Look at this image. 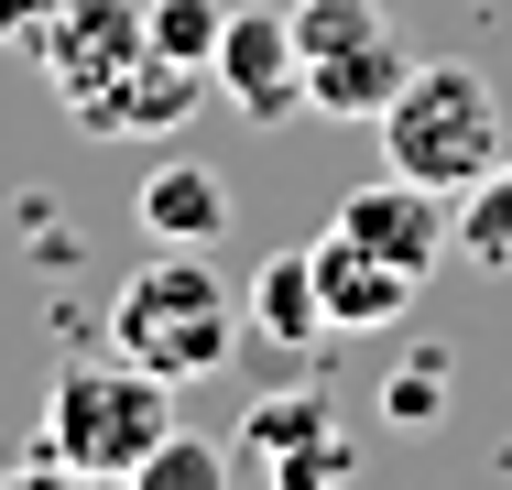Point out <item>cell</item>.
<instances>
[{
	"label": "cell",
	"instance_id": "1",
	"mask_svg": "<svg viewBox=\"0 0 512 490\" xmlns=\"http://www.w3.org/2000/svg\"><path fill=\"white\" fill-rule=\"evenodd\" d=\"M109 349L142 360L153 382H207V371L240 349V294L207 273V251L164 240L131 284L109 294Z\"/></svg>",
	"mask_w": 512,
	"mask_h": 490
},
{
	"label": "cell",
	"instance_id": "2",
	"mask_svg": "<svg viewBox=\"0 0 512 490\" xmlns=\"http://www.w3.org/2000/svg\"><path fill=\"white\" fill-rule=\"evenodd\" d=\"M175 382H153L142 360H77V371H55L44 392V458H55V480H131L164 436H175Z\"/></svg>",
	"mask_w": 512,
	"mask_h": 490
},
{
	"label": "cell",
	"instance_id": "3",
	"mask_svg": "<svg viewBox=\"0 0 512 490\" xmlns=\"http://www.w3.org/2000/svg\"><path fill=\"white\" fill-rule=\"evenodd\" d=\"M371 131H382V164L414 175V186H436V196H469L512 153L502 142V98H491L480 66H414Z\"/></svg>",
	"mask_w": 512,
	"mask_h": 490
},
{
	"label": "cell",
	"instance_id": "4",
	"mask_svg": "<svg viewBox=\"0 0 512 490\" xmlns=\"http://www.w3.org/2000/svg\"><path fill=\"white\" fill-rule=\"evenodd\" d=\"M229 469H240V480H262V490H327V480H349V469H360V447L338 436V403L295 382V392H262V403L240 414Z\"/></svg>",
	"mask_w": 512,
	"mask_h": 490
},
{
	"label": "cell",
	"instance_id": "5",
	"mask_svg": "<svg viewBox=\"0 0 512 490\" xmlns=\"http://www.w3.org/2000/svg\"><path fill=\"white\" fill-rule=\"evenodd\" d=\"M33 55H44V88L66 98H99L120 88L142 55H153V33H142V0H55L44 22H33Z\"/></svg>",
	"mask_w": 512,
	"mask_h": 490
},
{
	"label": "cell",
	"instance_id": "6",
	"mask_svg": "<svg viewBox=\"0 0 512 490\" xmlns=\"http://www.w3.org/2000/svg\"><path fill=\"white\" fill-rule=\"evenodd\" d=\"M327 229H349L360 251L404 262L414 284H425V273H436V262L458 251V196H436V186H414V175H393V164H382V186H349Z\"/></svg>",
	"mask_w": 512,
	"mask_h": 490
},
{
	"label": "cell",
	"instance_id": "7",
	"mask_svg": "<svg viewBox=\"0 0 512 490\" xmlns=\"http://www.w3.org/2000/svg\"><path fill=\"white\" fill-rule=\"evenodd\" d=\"M207 88L229 98L240 120H284V109H306V55H295V22H284L273 0L229 11V22H218V55H207Z\"/></svg>",
	"mask_w": 512,
	"mask_h": 490
},
{
	"label": "cell",
	"instance_id": "8",
	"mask_svg": "<svg viewBox=\"0 0 512 490\" xmlns=\"http://www.w3.org/2000/svg\"><path fill=\"white\" fill-rule=\"evenodd\" d=\"M306 262H316V305H327V327H338V338H371V327H393V316H414V294H425L404 262L360 251L349 229H327Z\"/></svg>",
	"mask_w": 512,
	"mask_h": 490
},
{
	"label": "cell",
	"instance_id": "9",
	"mask_svg": "<svg viewBox=\"0 0 512 490\" xmlns=\"http://www.w3.org/2000/svg\"><path fill=\"white\" fill-rule=\"evenodd\" d=\"M197 88H207V66H175V55H142L120 88H99V98H77L66 120L77 131H99V142H153V131H175L186 109H197Z\"/></svg>",
	"mask_w": 512,
	"mask_h": 490
},
{
	"label": "cell",
	"instance_id": "10",
	"mask_svg": "<svg viewBox=\"0 0 512 490\" xmlns=\"http://www.w3.org/2000/svg\"><path fill=\"white\" fill-rule=\"evenodd\" d=\"M404 77H414V44L382 22V33H360V44H338V55L306 66V109L316 120H382Z\"/></svg>",
	"mask_w": 512,
	"mask_h": 490
},
{
	"label": "cell",
	"instance_id": "11",
	"mask_svg": "<svg viewBox=\"0 0 512 490\" xmlns=\"http://www.w3.org/2000/svg\"><path fill=\"white\" fill-rule=\"evenodd\" d=\"M240 327L273 338V349H316V338H327V305H316V262L306 251H273V262L240 284Z\"/></svg>",
	"mask_w": 512,
	"mask_h": 490
},
{
	"label": "cell",
	"instance_id": "12",
	"mask_svg": "<svg viewBox=\"0 0 512 490\" xmlns=\"http://www.w3.org/2000/svg\"><path fill=\"white\" fill-rule=\"evenodd\" d=\"M142 229H153V240L207 251V240L229 229V175H218V164H186V153H175V164H153V175H142Z\"/></svg>",
	"mask_w": 512,
	"mask_h": 490
},
{
	"label": "cell",
	"instance_id": "13",
	"mask_svg": "<svg viewBox=\"0 0 512 490\" xmlns=\"http://www.w3.org/2000/svg\"><path fill=\"white\" fill-rule=\"evenodd\" d=\"M458 262L512 273V153H502V164H491L469 196H458Z\"/></svg>",
	"mask_w": 512,
	"mask_h": 490
},
{
	"label": "cell",
	"instance_id": "14",
	"mask_svg": "<svg viewBox=\"0 0 512 490\" xmlns=\"http://www.w3.org/2000/svg\"><path fill=\"white\" fill-rule=\"evenodd\" d=\"M218 22H229V0H142L153 55H175V66H207L218 55Z\"/></svg>",
	"mask_w": 512,
	"mask_h": 490
},
{
	"label": "cell",
	"instance_id": "15",
	"mask_svg": "<svg viewBox=\"0 0 512 490\" xmlns=\"http://www.w3.org/2000/svg\"><path fill=\"white\" fill-rule=\"evenodd\" d=\"M284 22H295V55H338V44H360V33H382L393 11L382 0H284Z\"/></svg>",
	"mask_w": 512,
	"mask_h": 490
},
{
	"label": "cell",
	"instance_id": "16",
	"mask_svg": "<svg viewBox=\"0 0 512 490\" xmlns=\"http://www.w3.org/2000/svg\"><path fill=\"white\" fill-rule=\"evenodd\" d=\"M218 480H229V447H207V436H186V425L131 469V490H218Z\"/></svg>",
	"mask_w": 512,
	"mask_h": 490
},
{
	"label": "cell",
	"instance_id": "17",
	"mask_svg": "<svg viewBox=\"0 0 512 490\" xmlns=\"http://www.w3.org/2000/svg\"><path fill=\"white\" fill-rule=\"evenodd\" d=\"M382 414H393V425H436V414H447V349H414L404 371L382 382Z\"/></svg>",
	"mask_w": 512,
	"mask_h": 490
},
{
	"label": "cell",
	"instance_id": "18",
	"mask_svg": "<svg viewBox=\"0 0 512 490\" xmlns=\"http://www.w3.org/2000/svg\"><path fill=\"white\" fill-rule=\"evenodd\" d=\"M55 0H0V44H33V22H44Z\"/></svg>",
	"mask_w": 512,
	"mask_h": 490
}]
</instances>
